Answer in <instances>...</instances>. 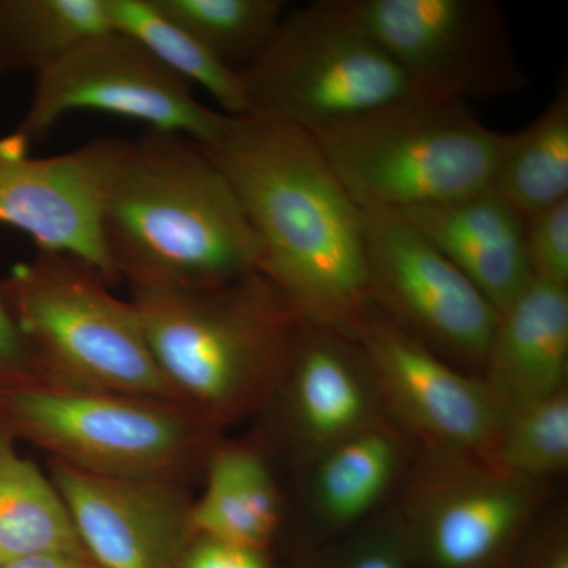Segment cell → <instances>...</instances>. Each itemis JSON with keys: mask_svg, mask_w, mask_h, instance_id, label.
Here are the masks:
<instances>
[{"mask_svg": "<svg viewBox=\"0 0 568 568\" xmlns=\"http://www.w3.org/2000/svg\"><path fill=\"white\" fill-rule=\"evenodd\" d=\"M233 185L263 246L261 274L308 324L358 339L368 317L364 212L312 134L230 115L204 148Z\"/></svg>", "mask_w": 568, "mask_h": 568, "instance_id": "cell-1", "label": "cell"}, {"mask_svg": "<svg viewBox=\"0 0 568 568\" xmlns=\"http://www.w3.org/2000/svg\"><path fill=\"white\" fill-rule=\"evenodd\" d=\"M97 145L100 233L130 287L207 290L261 272L260 239L203 145L156 130Z\"/></svg>", "mask_w": 568, "mask_h": 568, "instance_id": "cell-2", "label": "cell"}, {"mask_svg": "<svg viewBox=\"0 0 568 568\" xmlns=\"http://www.w3.org/2000/svg\"><path fill=\"white\" fill-rule=\"evenodd\" d=\"M130 290L153 361L183 407L219 428L267 405L305 323L267 276Z\"/></svg>", "mask_w": 568, "mask_h": 568, "instance_id": "cell-3", "label": "cell"}, {"mask_svg": "<svg viewBox=\"0 0 568 568\" xmlns=\"http://www.w3.org/2000/svg\"><path fill=\"white\" fill-rule=\"evenodd\" d=\"M310 134L362 212L396 213L491 186L504 140L466 102L426 92Z\"/></svg>", "mask_w": 568, "mask_h": 568, "instance_id": "cell-4", "label": "cell"}, {"mask_svg": "<svg viewBox=\"0 0 568 568\" xmlns=\"http://www.w3.org/2000/svg\"><path fill=\"white\" fill-rule=\"evenodd\" d=\"M0 291L39 361L44 383L181 405L153 361L132 301L91 265L39 252Z\"/></svg>", "mask_w": 568, "mask_h": 568, "instance_id": "cell-5", "label": "cell"}, {"mask_svg": "<svg viewBox=\"0 0 568 568\" xmlns=\"http://www.w3.org/2000/svg\"><path fill=\"white\" fill-rule=\"evenodd\" d=\"M0 424L84 473L171 484L207 462L215 429L173 403L44 381L0 395Z\"/></svg>", "mask_w": 568, "mask_h": 568, "instance_id": "cell-6", "label": "cell"}, {"mask_svg": "<svg viewBox=\"0 0 568 568\" xmlns=\"http://www.w3.org/2000/svg\"><path fill=\"white\" fill-rule=\"evenodd\" d=\"M246 115L316 133L422 92L331 0L284 14L267 48L241 71Z\"/></svg>", "mask_w": 568, "mask_h": 568, "instance_id": "cell-7", "label": "cell"}, {"mask_svg": "<svg viewBox=\"0 0 568 568\" xmlns=\"http://www.w3.org/2000/svg\"><path fill=\"white\" fill-rule=\"evenodd\" d=\"M544 488L473 455L417 446L395 500L414 568H510Z\"/></svg>", "mask_w": 568, "mask_h": 568, "instance_id": "cell-8", "label": "cell"}, {"mask_svg": "<svg viewBox=\"0 0 568 568\" xmlns=\"http://www.w3.org/2000/svg\"><path fill=\"white\" fill-rule=\"evenodd\" d=\"M418 91L446 99L518 95L529 78L495 0H331Z\"/></svg>", "mask_w": 568, "mask_h": 568, "instance_id": "cell-9", "label": "cell"}, {"mask_svg": "<svg viewBox=\"0 0 568 568\" xmlns=\"http://www.w3.org/2000/svg\"><path fill=\"white\" fill-rule=\"evenodd\" d=\"M364 219L369 304L437 357L480 377L499 312L402 213Z\"/></svg>", "mask_w": 568, "mask_h": 568, "instance_id": "cell-10", "label": "cell"}, {"mask_svg": "<svg viewBox=\"0 0 568 568\" xmlns=\"http://www.w3.org/2000/svg\"><path fill=\"white\" fill-rule=\"evenodd\" d=\"M73 111L121 115L203 148L215 144L230 121L197 102L189 84L138 41L115 31L85 41L37 77L28 112L10 136L29 151Z\"/></svg>", "mask_w": 568, "mask_h": 568, "instance_id": "cell-11", "label": "cell"}, {"mask_svg": "<svg viewBox=\"0 0 568 568\" xmlns=\"http://www.w3.org/2000/svg\"><path fill=\"white\" fill-rule=\"evenodd\" d=\"M358 342L392 424L417 446L473 455L493 465L504 409L481 377L437 357L373 306Z\"/></svg>", "mask_w": 568, "mask_h": 568, "instance_id": "cell-12", "label": "cell"}, {"mask_svg": "<svg viewBox=\"0 0 568 568\" xmlns=\"http://www.w3.org/2000/svg\"><path fill=\"white\" fill-rule=\"evenodd\" d=\"M51 480L99 568H181L192 504L178 484L97 476L52 459Z\"/></svg>", "mask_w": 568, "mask_h": 568, "instance_id": "cell-13", "label": "cell"}, {"mask_svg": "<svg viewBox=\"0 0 568 568\" xmlns=\"http://www.w3.org/2000/svg\"><path fill=\"white\" fill-rule=\"evenodd\" d=\"M297 465L339 440L390 422L361 342L304 323L267 405Z\"/></svg>", "mask_w": 568, "mask_h": 568, "instance_id": "cell-14", "label": "cell"}, {"mask_svg": "<svg viewBox=\"0 0 568 568\" xmlns=\"http://www.w3.org/2000/svg\"><path fill=\"white\" fill-rule=\"evenodd\" d=\"M0 224L32 239L39 252L91 265L119 282L100 233L97 141L54 156H31L13 138L0 140Z\"/></svg>", "mask_w": 568, "mask_h": 568, "instance_id": "cell-15", "label": "cell"}, {"mask_svg": "<svg viewBox=\"0 0 568 568\" xmlns=\"http://www.w3.org/2000/svg\"><path fill=\"white\" fill-rule=\"evenodd\" d=\"M417 444L386 422L339 440L301 465L302 495L312 538L343 536L394 506Z\"/></svg>", "mask_w": 568, "mask_h": 568, "instance_id": "cell-16", "label": "cell"}, {"mask_svg": "<svg viewBox=\"0 0 568 568\" xmlns=\"http://www.w3.org/2000/svg\"><path fill=\"white\" fill-rule=\"evenodd\" d=\"M504 312L532 282L525 219L491 189L402 213Z\"/></svg>", "mask_w": 568, "mask_h": 568, "instance_id": "cell-17", "label": "cell"}, {"mask_svg": "<svg viewBox=\"0 0 568 568\" xmlns=\"http://www.w3.org/2000/svg\"><path fill=\"white\" fill-rule=\"evenodd\" d=\"M480 377L503 409L568 386V286L528 284L500 313Z\"/></svg>", "mask_w": 568, "mask_h": 568, "instance_id": "cell-18", "label": "cell"}, {"mask_svg": "<svg viewBox=\"0 0 568 568\" xmlns=\"http://www.w3.org/2000/svg\"><path fill=\"white\" fill-rule=\"evenodd\" d=\"M203 496L192 504L193 537L267 551L282 523V495L267 459L245 444L213 446Z\"/></svg>", "mask_w": 568, "mask_h": 568, "instance_id": "cell-19", "label": "cell"}, {"mask_svg": "<svg viewBox=\"0 0 568 568\" xmlns=\"http://www.w3.org/2000/svg\"><path fill=\"white\" fill-rule=\"evenodd\" d=\"M14 440L0 424V564L37 555L89 559L61 493Z\"/></svg>", "mask_w": 568, "mask_h": 568, "instance_id": "cell-20", "label": "cell"}, {"mask_svg": "<svg viewBox=\"0 0 568 568\" xmlns=\"http://www.w3.org/2000/svg\"><path fill=\"white\" fill-rule=\"evenodd\" d=\"M491 189L523 219L568 200L567 80L536 121L504 133Z\"/></svg>", "mask_w": 568, "mask_h": 568, "instance_id": "cell-21", "label": "cell"}, {"mask_svg": "<svg viewBox=\"0 0 568 568\" xmlns=\"http://www.w3.org/2000/svg\"><path fill=\"white\" fill-rule=\"evenodd\" d=\"M111 31L108 0H0L7 71L37 78L85 41Z\"/></svg>", "mask_w": 568, "mask_h": 568, "instance_id": "cell-22", "label": "cell"}, {"mask_svg": "<svg viewBox=\"0 0 568 568\" xmlns=\"http://www.w3.org/2000/svg\"><path fill=\"white\" fill-rule=\"evenodd\" d=\"M112 31L144 47L182 81L193 82L227 115H246L241 73L220 62L181 26L163 17L152 0H108Z\"/></svg>", "mask_w": 568, "mask_h": 568, "instance_id": "cell-23", "label": "cell"}, {"mask_svg": "<svg viewBox=\"0 0 568 568\" xmlns=\"http://www.w3.org/2000/svg\"><path fill=\"white\" fill-rule=\"evenodd\" d=\"M231 70H245L267 48L286 11L282 0H152Z\"/></svg>", "mask_w": 568, "mask_h": 568, "instance_id": "cell-24", "label": "cell"}, {"mask_svg": "<svg viewBox=\"0 0 568 568\" xmlns=\"http://www.w3.org/2000/svg\"><path fill=\"white\" fill-rule=\"evenodd\" d=\"M493 465L547 485L568 469V386L504 407Z\"/></svg>", "mask_w": 568, "mask_h": 568, "instance_id": "cell-25", "label": "cell"}, {"mask_svg": "<svg viewBox=\"0 0 568 568\" xmlns=\"http://www.w3.org/2000/svg\"><path fill=\"white\" fill-rule=\"evenodd\" d=\"M297 568H414L409 540L395 504L343 536L308 545Z\"/></svg>", "mask_w": 568, "mask_h": 568, "instance_id": "cell-26", "label": "cell"}, {"mask_svg": "<svg viewBox=\"0 0 568 568\" xmlns=\"http://www.w3.org/2000/svg\"><path fill=\"white\" fill-rule=\"evenodd\" d=\"M525 252L532 280L568 286V200L525 219Z\"/></svg>", "mask_w": 568, "mask_h": 568, "instance_id": "cell-27", "label": "cell"}, {"mask_svg": "<svg viewBox=\"0 0 568 568\" xmlns=\"http://www.w3.org/2000/svg\"><path fill=\"white\" fill-rule=\"evenodd\" d=\"M40 381L39 361L0 291V395Z\"/></svg>", "mask_w": 568, "mask_h": 568, "instance_id": "cell-28", "label": "cell"}, {"mask_svg": "<svg viewBox=\"0 0 568 568\" xmlns=\"http://www.w3.org/2000/svg\"><path fill=\"white\" fill-rule=\"evenodd\" d=\"M510 568H568V521L566 511L538 517Z\"/></svg>", "mask_w": 568, "mask_h": 568, "instance_id": "cell-29", "label": "cell"}, {"mask_svg": "<svg viewBox=\"0 0 568 568\" xmlns=\"http://www.w3.org/2000/svg\"><path fill=\"white\" fill-rule=\"evenodd\" d=\"M181 568H272L261 549L241 547L212 538L193 537Z\"/></svg>", "mask_w": 568, "mask_h": 568, "instance_id": "cell-30", "label": "cell"}, {"mask_svg": "<svg viewBox=\"0 0 568 568\" xmlns=\"http://www.w3.org/2000/svg\"><path fill=\"white\" fill-rule=\"evenodd\" d=\"M0 568H99L91 560L69 555H37L0 564Z\"/></svg>", "mask_w": 568, "mask_h": 568, "instance_id": "cell-31", "label": "cell"}, {"mask_svg": "<svg viewBox=\"0 0 568 568\" xmlns=\"http://www.w3.org/2000/svg\"><path fill=\"white\" fill-rule=\"evenodd\" d=\"M6 62H3L2 52H0V77H2V74L6 73Z\"/></svg>", "mask_w": 568, "mask_h": 568, "instance_id": "cell-32", "label": "cell"}]
</instances>
